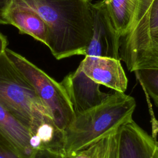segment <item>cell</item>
Segmentation results:
<instances>
[{"instance_id":"1","label":"cell","mask_w":158,"mask_h":158,"mask_svg":"<svg viewBox=\"0 0 158 158\" xmlns=\"http://www.w3.org/2000/svg\"><path fill=\"white\" fill-rule=\"evenodd\" d=\"M92 0H0V7L18 6L45 22V44L57 59L84 55L93 34Z\"/></svg>"},{"instance_id":"2","label":"cell","mask_w":158,"mask_h":158,"mask_svg":"<svg viewBox=\"0 0 158 158\" xmlns=\"http://www.w3.org/2000/svg\"><path fill=\"white\" fill-rule=\"evenodd\" d=\"M136 106L133 97L115 91L99 105L75 114L64 130V156L89 147L133 120Z\"/></svg>"},{"instance_id":"3","label":"cell","mask_w":158,"mask_h":158,"mask_svg":"<svg viewBox=\"0 0 158 158\" xmlns=\"http://www.w3.org/2000/svg\"><path fill=\"white\" fill-rule=\"evenodd\" d=\"M0 105L25 126L30 135L50 116L32 85L5 51L0 55Z\"/></svg>"},{"instance_id":"4","label":"cell","mask_w":158,"mask_h":158,"mask_svg":"<svg viewBox=\"0 0 158 158\" xmlns=\"http://www.w3.org/2000/svg\"><path fill=\"white\" fill-rule=\"evenodd\" d=\"M81 158H158V143L131 120L82 149Z\"/></svg>"},{"instance_id":"5","label":"cell","mask_w":158,"mask_h":158,"mask_svg":"<svg viewBox=\"0 0 158 158\" xmlns=\"http://www.w3.org/2000/svg\"><path fill=\"white\" fill-rule=\"evenodd\" d=\"M5 53L32 85L55 124L64 130L73 120L75 112L60 83L11 49L6 48Z\"/></svg>"},{"instance_id":"6","label":"cell","mask_w":158,"mask_h":158,"mask_svg":"<svg viewBox=\"0 0 158 158\" xmlns=\"http://www.w3.org/2000/svg\"><path fill=\"white\" fill-rule=\"evenodd\" d=\"M93 34L85 52V56L120 60V36L107 10L104 0L92 4Z\"/></svg>"},{"instance_id":"7","label":"cell","mask_w":158,"mask_h":158,"mask_svg":"<svg viewBox=\"0 0 158 158\" xmlns=\"http://www.w3.org/2000/svg\"><path fill=\"white\" fill-rule=\"evenodd\" d=\"M73 109L75 115L83 113L104 102L110 94L102 92L100 84L88 77L78 65L60 82Z\"/></svg>"},{"instance_id":"8","label":"cell","mask_w":158,"mask_h":158,"mask_svg":"<svg viewBox=\"0 0 158 158\" xmlns=\"http://www.w3.org/2000/svg\"><path fill=\"white\" fill-rule=\"evenodd\" d=\"M157 38L158 0H153L143 31L128 62L126 64L130 72H133L136 69L158 63Z\"/></svg>"},{"instance_id":"9","label":"cell","mask_w":158,"mask_h":158,"mask_svg":"<svg viewBox=\"0 0 158 158\" xmlns=\"http://www.w3.org/2000/svg\"><path fill=\"white\" fill-rule=\"evenodd\" d=\"M79 66L88 77L100 85L121 93L127 88L128 79L119 59L85 56Z\"/></svg>"},{"instance_id":"10","label":"cell","mask_w":158,"mask_h":158,"mask_svg":"<svg viewBox=\"0 0 158 158\" xmlns=\"http://www.w3.org/2000/svg\"><path fill=\"white\" fill-rule=\"evenodd\" d=\"M29 130L0 105V148L20 158H34L36 151L30 146Z\"/></svg>"},{"instance_id":"11","label":"cell","mask_w":158,"mask_h":158,"mask_svg":"<svg viewBox=\"0 0 158 158\" xmlns=\"http://www.w3.org/2000/svg\"><path fill=\"white\" fill-rule=\"evenodd\" d=\"M0 23L12 25L20 33L30 35L44 44L46 42L48 28L45 22L29 9L18 6L0 7Z\"/></svg>"},{"instance_id":"12","label":"cell","mask_w":158,"mask_h":158,"mask_svg":"<svg viewBox=\"0 0 158 158\" xmlns=\"http://www.w3.org/2000/svg\"><path fill=\"white\" fill-rule=\"evenodd\" d=\"M152 1L137 0L129 30L120 38L119 57L125 64L128 62L143 31Z\"/></svg>"},{"instance_id":"13","label":"cell","mask_w":158,"mask_h":158,"mask_svg":"<svg viewBox=\"0 0 158 158\" xmlns=\"http://www.w3.org/2000/svg\"><path fill=\"white\" fill-rule=\"evenodd\" d=\"M104 1L113 25L121 38L129 30L137 0H104Z\"/></svg>"},{"instance_id":"14","label":"cell","mask_w":158,"mask_h":158,"mask_svg":"<svg viewBox=\"0 0 158 158\" xmlns=\"http://www.w3.org/2000/svg\"><path fill=\"white\" fill-rule=\"evenodd\" d=\"M133 72L144 91L158 106V63L136 69Z\"/></svg>"},{"instance_id":"15","label":"cell","mask_w":158,"mask_h":158,"mask_svg":"<svg viewBox=\"0 0 158 158\" xmlns=\"http://www.w3.org/2000/svg\"><path fill=\"white\" fill-rule=\"evenodd\" d=\"M34 158H64L62 155L48 150H38Z\"/></svg>"},{"instance_id":"16","label":"cell","mask_w":158,"mask_h":158,"mask_svg":"<svg viewBox=\"0 0 158 158\" xmlns=\"http://www.w3.org/2000/svg\"><path fill=\"white\" fill-rule=\"evenodd\" d=\"M7 44L8 41L7 37L0 31V55L5 51Z\"/></svg>"},{"instance_id":"17","label":"cell","mask_w":158,"mask_h":158,"mask_svg":"<svg viewBox=\"0 0 158 158\" xmlns=\"http://www.w3.org/2000/svg\"><path fill=\"white\" fill-rule=\"evenodd\" d=\"M0 158H20L14 153L0 148Z\"/></svg>"},{"instance_id":"18","label":"cell","mask_w":158,"mask_h":158,"mask_svg":"<svg viewBox=\"0 0 158 158\" xmlns=\"http://www.w3.org/2000/svg\"><path fill=\"white\" fill-rule=\"evenodd\" d=\"M157 51H158V38H157Z\"/></svg>"}]
</instances>
